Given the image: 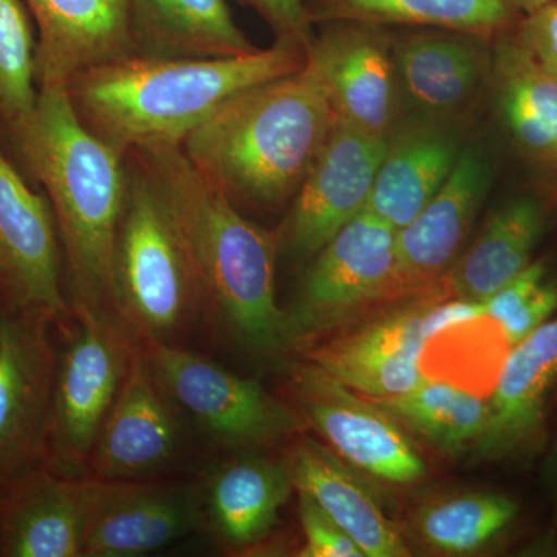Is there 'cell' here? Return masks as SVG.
Instances as JSON below:
<instances>
[{
	"label": "cell",
	"mask_w": 557,
	"mask_h": 557,
	"mask_svg": "<svg viewBox=\"0 0 557 557\" xmlns=\"http://www.w3.org/2000/svg\"><path fill=\"white\" fill-rule=\"evenodd\" d=\"M3 134L53 211L69 306L116 311L113 256L126 157L91 134L57 87L39 89L35 109Z\"/></svg>",
	"instance_id": "1"
},
{
	"label": "cell",
	"mask_w": 557,
	"mask_h": 557,
	"mask_svg": "<svg viewBox=\"0 0 557 557\" xmlns=\"http://www.w3.org/2000/svg\"><path fill=\"white\" fill-rule=\"evenodd\" d=\"M309 47L276 39L269 49L220 60L129 54L86 70L65 91L84 126L121 156L180 148L234 95L302 69Z\"/></svg>",
	"instance_id": "2"
},
{
	"label": "cell",
	"mask_w": 557,
	"mask_h": 557,
	"mask_svg": "<svg viewBox=\"0 0 557 557\" xmlns=\"http://www.w3.org/2000/svg\"><path fill=\"white\" fill-rule=\"evenodd\" d=\"M335 121L309 47L302 69L234 95L180 148L242 211H273L295 199Z\"/></svg>",
	"instance_id": "3"
},
{
	"label": "cell",
	"mask_w": 557,
	"mask_h": 557,
	"mask_svg": "<svg viewBox=\"0 0 557 557\" xmlns=\"http://www.w3.org/2000/svg\"><path fill=\"white\" fill-rule=\"evenodd\" d=\"M177 220L201 299L244 346L260 354L285 347V314L276 299L278 247L274 231L248 219L190 163L182 148L134 150Z\"/></svg>",
	"instance_id": "4"
},
{
	"label": "cell",
	"mask_w": 557,
	"mask_h": 557,
	"mask_svg": "<svg viewBox=\"0 0 557 557\" xmlns=\"http://www.w3.org/2000/svg\"><path fill=\"white\" fill-rule=\"evenodd\" d=\"M126 166L113 256L116 313L141 343L185 346L205 317L188 249L156 180L134 156Z\"/></svg>",
	"instance_id": "5"
},
{
	"label": "cell",
	"mask_w": 557,
	"mask_h": 557,
	"mask_svg": "<svg viewBox=\"0 0 557 557\" xmlns=\"http://www.w3.org/2000/svg\"><path fill=\"white\" fill-rule=\"evenodd\" d=\"M57 375L47 465L73 478H89V463L115 405L139 339L116 311L70 306L54 325Z\"/></svg>",
	"instance_id": "6"
},
{
	"label": "cell",
	"mask_w": 557,
	"mask_h": 557,
	"mask_svg": "<svg viewBox=\"0 0 557 557\" xmlns=\"http://www.w3.org/2000/svg\"><path fill=\"white\" fill-rule=\"evenodd\" d=\"M141 343V341H139ZM153 376L186 424L222 448L244 453L298 437L302 418L262 384L185 346L141 343Z\"/></svg>",
	"instance_id": "7"
},
{
	"label": "cell",
	"mask_w": 557,
	"mask_h": 557,
	"mask_svg": "<svg viewBox=\"0 0 557 557\" xmlns=\"http://www.w3.org/2000/svg\"><path fill=\"white\" fill-rule=\"evenodd\" d=\"M285 314V346L295 350L346 324L370 304L397 299V231L362 211L324 245Z\"/></svg>",
	"instance_id": "8"
},
{
	"label": "cell",
	"mask_w": 557,
	"mask_h": 557,
	"mask_svg": "<svg viewBox=\"0 0 557 557\" xmlns=\"http://www.w3.org/2000/svg\"><path fill=\"white\" fill-rule=\"evenodd\" d=\"M287 386L298 416L336 456L392 485H412L426 463L401 424L372 398L358 397L307 359L288 362Z\"/></svg>",
	"instance_id": "9"
},
{
	"label": "cell",
	"mask_w": 557,
	"mask_h": 557,
	"mask_svg": "<svg viewBox=\"0 0 557 557\" xmlns=\"http://www.w3.org/2000/svg\"><path fill=\"white\" fill-rule=\"evenodd\" d=\"M0 310L61 322L70 314L57 220L0 145Z\"/></svg>",
	"instance_id": "10"
},
{
	"label": "cell",
	"mask_w": 557,
	"mask_h": 557,
	"mask_svg": "<svg viewBox=\"0 0 557 557\" xmlns=\"http://www.w3.org/2000/svg\"><path fill=\"white\" fill-rule=\"evenodd\" d=\"M388 135L336 119L276 234L278 255L313 258L368 207Z\"/></svg>",
	"instance_id": "11"
},
{
	"label": "cell",
	"mask_w": 557,
	"mask_h": 557,
	"mask_svg": "<svg viewBox=\"0 0 557 557\" xmlns=\"http://www.w3.org/2000/svg\"><path fill=\"white\" fill-rule=\"evenodd\" d=\"M0 310V483L47 463L57 332Z\"/></svg>",
	"instance_id": "12"
},
{
	"label": "cell",
	"mask_w": 557,
	"mask_h": 557,
	"mask_svg": "<svg viewBox=\"0 0 557 557\" xmlns=\"http://www.w3.org/2000/svg\"><path fill=\"white\" fill-rule=\"evenodd\" d=\"M203 523V496L194 483L90 478L83 557L150 555Z\"/></svg>",
	"instance_id": "13"
},
{
	"label": "cell",
	"mask_w": 557,
	"mask_h": 557,
	"mask_svg": "<svg viewBox=\"0 0 557 557\" xmlns=\"http://www.w3.org/2000/svg\"><path fill=\"white\" fill-rule=\"evenodd\" d=\"M186 421L153 376L141 343L89 463L98 480L159 479L178 463Z\"/></svg>",
	"instance_id": "14"
},
{
	"label": "cell",
	"mask_w": 557,
	"mask_h": 557,
	"mask_svg": "<svg viewBox=\"0 0 557 557\" xmlns=\"http://www.w3.org/2000/svg\"><path fill=\"white\" fill-rule=\"evenodd\" d=\"M493 182L478 146H463L445 185L412 222L397 231V298L435 288L456 263Z\"/></svg>",
	"instance_id": "15"
},
{
	"label": "cell",
	"mask_w": 557,
	"mask_h": 557,
	"mask_svg": "<svg viewBox=\"0 0 557 557\" xmlns=\"http://www.w3.org/2000/svg\"><path fill=\"white\" fill-rule=\"evenodd\" d=\"M314 36L310 53L327 86L336 119L388 135L397 115V67L387 28L332 22Z\"/></svg>",
	"instance_id": "16"
},
{
	"label": "cell",
	"mask_w": 557,
	"mask_h": 557,
	"mask_svg": "<svg viewBox=\"0 0 557 557\" xmlns=\"http://www.w3.org/2000/svg\"><path fill=\"white\" fill-rule=\"evenodd\" d=\"M429 304L431 300H420L395 310L329 343L307 348L302 358L366 397L406 394L426 380L420 359L431 336L426 325Z\"/></svg>",
	"instance_id": "17"
},
{
	"label": "cell",
	"mask_w": 557,
	"mask_h": 557,
	"mask_svg": "<svg viewBox=\"0 0 557 557\" xmlns=\"http://www.w3.org/2000/svg\"><path fill=\"white\" fill-rule=\"evenodd\" d=\"M89 480L46 463L0 483V557H83Z\"/></svg>",
	"instance_id": "18"
},
{
	"label": "cell",
	"mask_w": 557,
	"mask_h": 557,
	"mask_svg": "<svg viewBox=\"0 0 557 557\" xmlns=\"http://www.w3.org/2000/svg\"><path fill=\"white\" fill-rule=\"evenodd\" d=\"M557 387V318L509 348L493 392L487 421L474 446L490 460L533 453L545 435L548 399Z\"/></svg>",
	"instance_id": "19"
},
{
	"label": "cell",
	"mask_w": 557,
	"mask_h": 557,
	"mask_svg": "<svg viewBox=\"0 0 557 557\" xmlns=\"http://www.w3.org/2000/svg\"><path fill=\"white\" fill-rule=\"evenodd\" d=\"M36 28L39 89H67L98 65L134 54L127 0H24Z\"/></svg>",
	"instance_id": "20"
},
{
	"label": "cell",
	"mask_w": 557,
	"mask_h": 557,
	"mask_svg": "<svg viewBox=\"0 0 557 557\" xmlns=\"http://www.w3.org/2000/svg\"><path fill=\"white\" fill-rule=\"evenodd\" d=\"M490 40L438 28H412L392 39L399 86L431 116L467 109L490 83Z\"/></svg>",
	"instance_id": "21"
},
{
	"label": "cell",
	"mask_w": 557,
	"mask_h": 557,
	"mask_svg": "<svg viewBox=\"0 0 557 557\" xmlns=\"http://www.w3.org/2000/svg\"><path fill=\"white\" fill-rule=\"evenodd\" d=\"M259 453H237L201 487L203 528L230 552H247L265 541L295 490L285 458Z\"/></svg>",
	"instance_id": "22"
},
{
	"label": "cell",
	"mask_w": 557,
	"mask_h": 557,
	"mask_svg": "<svg viewBox=\"0 0 557 557\" xmlns=\"http://www.w3.org/2000/svg\"><path fill=\"white\" fill-rule=\"evenodd\" d=\"M293 485L354 539L364 557H406L410 549L379 498L327 445L295 437L287 457Z\"/></svg>",
	"instance_id": "23"
},
{
	"label": "cell",
	"mask_w": 557,
	"mask_h": 557,
	"mask_svg": "<svg viewBox=\"0 0 557 557\" xmlns=\"http://www.w3.org/2000/svg\"><path fill=\"white\" fill-rule=\"evenodd\" d=\"M134 54L220 60L258 51L226 0H127Z\"/></svg>",
	"instance_id": "24"
},
{
	"label": "cell",
	"mask_w": 557,
	"mask_h": 557,
	"mask_svg": "<svg viewBox=\"0 0 557 557\" xmlns=\"http://www.w3.org/2000/svg\"><path fill=\"white\" fill-rule=\"evenodd\" d=\"M490 84L498 119L520 152L557 168V78L511 30L493 40Z\"/></svg>",
	"instance_id": "25"
},
{
	"label": "cell",
	"mask_w": 557,
	"mask_h": 557,
	"mask_svg": "<svg viewBox=\"0 0 557 557\" xmlns=\"http://www.w3.org/2000/svg\"><path fill=\"white\" fill-rule=\"evenodd\" d=\"M461 149L454 132L434 124L403 131L394 138L388 135L364 211L395 231L405 228L445 185Z\"/></svg>",
	"instance_id": "26"
},
{
	"label": "cell",
	"mask_w": 557,
	"mask_h": 557,
	"mask_svg": "<svg viewBox=\"0 0 557 557\" xmlns=\"http://www.w3.org/2000/svg\"><path fill=\"white\" fill-rule=\"evenodd\" d=\"M547 223V208L536 197H516L497 208L443 277L453 298L483 302L505 287L533 262Z\"/></svg>",
	"instance_id": "27"
},
{
	"label": "cell",
	"mask_w": 557,
	"mask_h": 557,
	"mask_svg": "<svg viewBox=\"0 0 557 557\" xmlns=\"http://www.w3.org/2000/svg\"><path fill=\"white\" fill-rule=\"evenodd\" d=\"M311 24L438 28L494 40L522 14L511 0H302Z\"/></svg>",
	"instance_id": "28"
},
{
	"label": "cell",
	"mask_w": 557,
	"mask_h": 557,
	"mask_svg": "<svg viewBox=\"0 0 557 557\" xmlns=\"http://www.w3.org/2000/svg\"><path fill=\"white\" fill-rule=\"evenodd\" d=\"M372 399L443 454L463 453L485 431L487 399L445 381L426 379L406 394Z\"/></svg>",
	"instance_id": "29"
},
{
	"label": "cell",
	"mask_w": 557,
	"mask_h": 557,
	"mask_svg": "<svg viewBox=\"0 0 557 557\" xmlns=\"http://www.w3.org/2000/svg\"><path fill=\"white\" fill-rule=\"evenodd\" d=\"M509 348L500 325L479 314L434 333L421 351L420 368L429 380L490 397Z\"/></svg>",
	"instance_id": "30"
},
{
	"label": "cell",
	"mask_w": 557,
	"mask_h": 557,
	"mask_svg": "<svg viewBox=\"0 0 557 557\" xmlns=\"http://www.w3.org/2000/svg\"><path fill=\"white\" fill-rule=\"evenodd\" d=\"M519 515L515 500L502 494H460L432 502L416 516L424 545L445 555H472L485 548Z\"/></svg>",
	"instance_id": "31"
},
{
	"label": "cell",
	"mask_w": 557,
	"mask_h": 557,
	"mask_svg": "<svg viewBox=\"0 0 557 557\" xmlns=\"http://www.w3.org/2000/svg\"><path fill=\"white\" fill-rule=\"evenodd\" d=\"M36 28L24 0H0V127L10 129L35 109Z\"/></svg>",
	"instance_id": "32"
},
{
	"label": "cell",
	"mask_w": 557,
	"mask_h": 557,
	"mask_svg": "<svg viewBox=\"0 0 557 557\" xmlns=\"http://www.w3.org/2000/svg\"><path fill=\"white\" fill-rule=\"evenodd\" d=\"M304 545L300 557H364L346 531L341 530L309 497L298 493Z\"/></svg>",
	"instance_id": "33"
},
{
	"label": "cell",
	"mask_w": 557,
	"mask_h": 557,
	"mask_svg": "<svg viewBox=\"0 0 557 557\" xmlns=\"http://www.w3.org/2000/svg\"><path fill=\"white\" fill-rule=\"evenodd\" d=\"M516 38L545 72L557 78V2L528 11L512 27Z\"/></svg>",
	"instance_id": "34"
},
{
	"label": "cell",
	"mask_w": 557,
	"mask_h": 557,
	"mask_svg": "<svg viewBox=\"0 0 557 557\" xmlns=\"http://www.w3.org/2000/svg\"><path fill=\"white\" fill-rule=\"evenodd\" d=\"M269 25L276 39L295 40L309 46L314 38L302 0H237Z\"/></svg>",
	"instance_id": "35"
},
{
	"label": "cell",
	"mask_w": 557,
	"mask_h": 557,
	"mask_svg": "<svg viewBox=\"0 0 557 557\" xmlns=\"http://www.w3.org/2000/svg\"><path fill=\"white\" fill-rule=\"evenodd\" d=\"M547 265L544 260L531 262L522 273L509 281L505 287L483 300L486 317L494 319L498 325H504L508 319L518 313L520 307L531 298L534 292L545 282Z\"/></svg>",
	"instance_id": "36"
},
{
	"label": "cell",
	"mask_w": 557,
	"mask_h": 557,
	"mask_svg": "<svg viewBox=\"0 0 557 557\" xmlns=\"http://www.w3.org/2000/svg\"><path fill=\"white\" fill-rule=\"evenodd\" d=\"M557 310V284L545 278L544 284L531 295V298L523 304L511 319L504 325L505 336L511 346L525 338L542 324L549 321Z\"/></svg>",
	"instance_id": "37"
},
{
	"label": "cell",
	"mask_w": 557,
	"mask_h": 557,
	"mask_svg": "<svg viewBox=\"0 0 557 557\" xmlns=\"http://www.w3.org/2000/svg\"><path fill=\"white\" fill-rule=\"evenodd\" d=\"M547 479L552 487L553 498H555L556 518H557V445L553 449L547 463Z\"/></svg>",
	"instance_id": "38"
},
{
	"label": "cell",
	"mask_w": 557,
	"mask_h": 557,
	"mask_svg": "<svg viewBox=\"0 0 557 557\" xmlns=\"http://www.w3.org/2000/svg\"><path fill=\"white\" fill-rule=\"evenodd\" d=\"M512 5L519 10L520 14L528 13V11L537 9V7L544 5L549 0H511Z\"/></svg>",
	"instance_id": "39"
},
{
	"label": "cell",
	"mask_w": 557,
	"mask_h": 557,
	"mask_svg": "<svg viewBox=\"0 0 557 557\" xmlns=\"http://www.w3.org/2000/svg\"><path fill=\"white\" fill-rule=\"evenodd\" d=\"M556 2H557V0H556Z\"/></svg>",
	"instance_id": "40"
}]
</instances>
